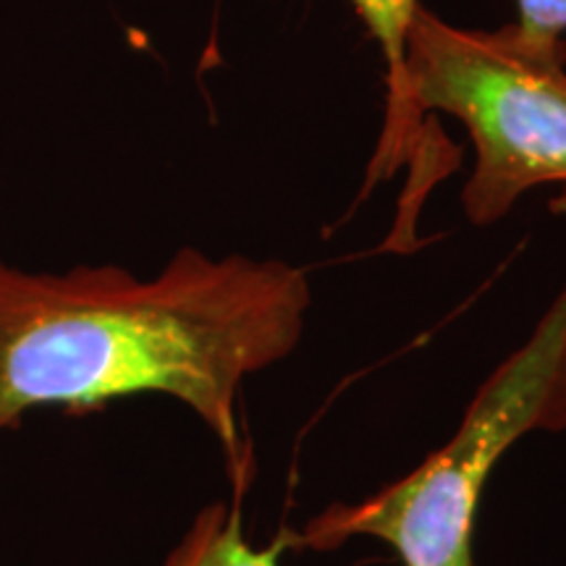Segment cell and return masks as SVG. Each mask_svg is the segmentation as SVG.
Segmentation results:
<instances>
[{
	"mask_svg": "<svg viewBox=\"0 0 566 566\" xmlns=\"http://www.w3.org/2000/svg\"><path fill=\"white\" fill-rule=\"evenodd\" d=\"M357 11L365 30L378 42L384 55V84H386V118L373 160L359 197H367L378 181L394 179L401 168H409L407 187L396 205V221L386 237L384 250L394 254H412L420 250L422 239L417 237L420 212L428 202L436 184L454 174L449 163H443L430 150L415 132L405 105V38L407 24L420 0H349Z\"/></svg>",
	"mask_w": 566,
	"mask_h": 566,
	"instance_id": "277c9868",
	"label": "cell"
},
{
	"mask_svg": "<svg viewBox=\"0 0 566 566\" xmlns=\"http://www.w3.org/2000/svg\"><path fill=\"white\" fill-rule=\"evenodd\" d=\"M516 30L535 42H562L566 0H516Z\"/></svg>",
	"mask_w": 566,
	"mask_h": 566,
	"instance_id": "8992f818",
	"label": "cell"
},
{
	"mask_svg": "<svg viewBox=\"0 0 566 566\" xmlns=\"http://www.w3.org/2000/svg\"><path fill=\"white\" fill-rule=\"evenodd\" d=\"M242 499L244 488H233L231 499L205 504L163 566H281V556L292 548V533L281 527L268 546H252L244 533Z\"/></svg>",
	"mask_w": 566,
	"mask_h": 566,
	"instance_id": "5b68a950",
	"label": "cell"
},
{
	"mask_svg": "<svg viewBox=\"0 0 566 566\" xmlns=\"http://www.w3.org/2000/svg\"><path fill=\"white\" fill-rule=\"evenodd\" d=\"M313 307L304 268L181 247L153 279L122 265L24 271L0 258V438L38 409L71 417L163 394L221 443L250 485L244 380L292 357Z\"/></svg>",
	"mask_w": 566,
	"mask_h": 566,
	"instance_id": "6da1fadb",
	"label": "cell"
},
{
	"mask_svg": "<svg viewBox=\"0 0 566 566\" xmlns=\"http://www.w3.org/2000/svg\"><path fill=\"white\" fill-rule=\"evenodd\" d=\"M405 105L454 171L459 153L436 145L424 116L446 113L470 134L475 166L459 200L475 229L504 221L533 189L566 184V40L535 42L514 21L467 30L420 3L405 38Z\"/></svg>",
	"mask_w": 566,
	"mask_h": 566,
	"instance_id": "7a4b0ae2",
	"label": "cell"
},
{
	"mask_svg": "<svg viewBox=\"0 0 566 566\" xmlns=\"http://www.w3.org/2000/svg\"><path fill=\"white\" fill-rule=\"evenodd\" d=\"M566 430V283L535 331L483 380L457 433L407 478L315 514L292 548L384 541L401 566H478L475 522L501 459L530 433Z\"/></svg>",
	"mask_w": 566,
	"mask_h": 566,
	"instance_id": "3957f363",
	"label": "cell"
}]
</instances>
